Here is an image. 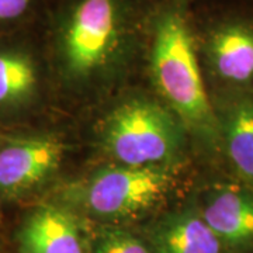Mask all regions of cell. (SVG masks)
I'll return each instance as SVG.
<instances>
[{"label":"cell","mask_w":253,"mask_h":253,"mask_svg":"<svg viewBox=\"0 0 253 253\" xmlns=\"http://www.w3.org/2000/svg\"><path fill=\"white\" fill-rule=\"evenodd\" d=\"M235 1H238V0H235ZM196 3H197V0H193V6H194Z\"/></svg>","instance_id":"5bb4252c"},{"label":"cell","mask_w":253,"mask_h":253,"mask_svg":"<svg viewBox=\"0 0 253 253\" xmlns=\"http://www.w3.org/2000/svg\"><path fill=\"white\" fill-rule=\"evenodd\" d=\"M65 145L37 135L0 144V197L16 199L45 183L62 163Z\"/></svg>","instance_id":"8992f818"},{"label":"cell","mask_w":253,"mask_h":253,"mask_svg":"<svg viewBox=\"0 0 253 253\" xmlns=\"http://www.w3.org/2000/svg\"><path fill=\"white\" fill-rule=\"evenodd\" d=\"M90 253H152L145 238L116 226L101 228L90 239Z\"/></svg>","instance_id":"4fadbf2b"},{"label":"cell","mask_w":253,"mask_h":253,"mask_svg":"<svg viewBox=\"0 0 253 253\" xmlns=\"http://www.w3.org/2000/svg\"><path fill=\"white\" fill-rule=\"evenodd\" d=\"M31 28L0 37V110L23 109L40 90L48 55L42 34L38 41Z\"/></svg>","instance_id":"52a82bcc"},{"label":"cell","mask_w":253,"mask_h":253,"mask_svg":"<svg viewBox=\"0 0 253 253\" xmlns=\"http://www.w3.org/2000/svg\"><path fill=\"white\" fill-rule=\"evenodd\" d=\"M145 239L152 253H229L197 207L173 211L158 219Z\"/></svg>","instance_id":"8fae6325"},{"label":"cell","mask_w":253,"mask_h":253,"mask_svg":"<svg viewBox=\"0 0 253 253\" xmlns=\"http://www.w3.org/2000/svg\"><path fill=\"white\" fill-rule=\"evenodd\" d=\"M155 0H52L41 20L49 66L69 84H89L144 56Z\"/></svg>","instance_id":"6da1fadb"},{"label":"cell","mask_w":253,"mask_h":253,"mask_svg":"<svg viewBox=\"0 0 253 253\" xmlns=\"http://www.w3.org/2000/svg\"><path fill=\"white\" fill-rule=\"evenodd\" d=\"M169 169L110 166L65 190L68 203L107 221L135 218L154 208L173 183Z\"/></svg>","instance_id":"277c9868"},{"label":"cell","mask_w":253,"mask_h":253,"mask_svg":"<svg viewBox=\"0 0 253 253\" xmlns=\"http://www.w3.org/2000/svg\"><path fill=\"white\" fill-rule=\"evenodd\" d=\"M52 0H0V37L38 24Z\"/></svg>","instance_id":"7c38bea8"},{"label":"cell","mask_w":253,"mask_h":253,"mask_svg":"<svg viewBox=\"0 0 253 253\" xmlns=\"http://www.w3.org/2000/svg\"><path fill=\"white\" fill-rule=\"evenodd\" d=\"M184 131L168 106L149 99H132L107 116L101 128V144L123 166L169 169L183 154Z\"/></svg>","instance_id":"3957f363"},{"label":"cell","mask_w":253,"mask_h":253,"mask_svg":"<svg viewBox=\"0 0 253 253\" xmlns=\"http://www.w3.org/2000/svg\"><path fill=\"white\" fill-rule=\"evenodd\" d=\"M201 217L229 253H253V190L246 184L218 183L204 193Z\"/></svg>","instance_id":"ba28073f"},{"label":"cell","mask_w":253,"mask_h":253,"mask_svg":"<svg viewBox=\"0 0 253 253\" xmlns=\"http://www.w3.org/2000/svg\"><path fill=\"white\" fill-rule=\"evenodd\" d=\"M193 30L201 65L231 89L253 84V9L231 6L208 17L193 13Z\"/></svg>","instance_id":"5b68a950"},{"label":"cell","mask_w":253,"mask_h":253,"mask_svg":"<svg viewBox=\"0 0 253 253\" xmlns=\"http://www.w3.org/2000/svg\"><path fill=\"white\" fill-rule=\"evenodd\" d=\"M18 253H90V241L75 212L66 207L31 210L16 234Z\"/></svg>","instance_id":"9c48e42d"},{"label":"cell","mask_w":253,"mask_h":253,"mask_svg":"<svg viewBox=\"0 0 253 253\" xmlns=\"http://www.w3.org/2000/svg\"><path fill=\"white\" fill-rule=\"evenodd\" d=\"M215 107L221 148L244 183L253 190V89H234Z\"/></svg>","instance_id":"30bf717a"},{"label":"cell","mask_w":253,"mask_h":253,"mask_svg":"<svg viewBox=\"0 0 253 253\" xmlns=\"http://www.w3.org/2000/svg\"><path fill=\"white\" fill-rule=\"evenodd\" d=\"M142 58L155 89L184 128L208 148H221L194 38L193 0H155Z\"/></svg>","instance_id":"7a4b0ae2"}]
</instances>
